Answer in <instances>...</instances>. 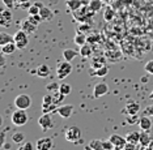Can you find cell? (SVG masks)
I'll use <instances>...</instances> for the list:
<instances>
[{
  "label": "cell",
  "instance_id": "cell-1",
  "mask_svg": "<svg viewBox=\"0 0 153 150\" xmlns=\"http://www.w3.org/2000/svg\"><path fill=\"white\" fill-rule=\"evenodd\" d=\"M72 13H74V17L77 21H80V22H86V21H89V18L92 17V15L94 12L89 8V5L88 7L81 5L79 9H76L75 12H72Z\"/></svg>",
  "mask_w": 153,
  "mask_h": 150
},
{
  "label": "cell",
  "instance_id": "cell-2",
  "mask_svg": "<svg viewBox=\"0 0 153 150\" xmlns=\"http://www.w3.org/2000/svg\"><path fill=\"white\" fill-rule=\"evenodd\" d=\"M29 120V116L26 114V110H21V109H17L15 112L12 114V123L16 125V127H22L25 125Z\"/></svg>",
  "mask_w": 153,
  "mask_h": 150
},
{
  "label": "cell",
  "instance_id": "cell-3",
  "mask_svg": "<svg viewBox=\"0 0 153 150\" xmlns=\"http://www.w3.org/2000/svg\"><path fill=\"white\" fill-rule=\"evenodd\" d=\"M72 72V65L69 61H60L56 65V76L59 80H64L65 77H68Z\"/></svg>",
  "mask_w": 153,
  "mask_h": 150
},
{
  "label": "cell",
  "instance_id": "cell-4",
  "mask_svg": "<svg viewBox=\"0 0 153 150\" xmlns=\"http://www.w3.org/2000/svg\"><path fill=\"white\" fill-rule=\"evenodd\" d=\"M64 137L69 142H77L81 138V129L79 127H76V125L68 127L64 132Z\"/></svg>",
  "mask_w": 153,
  "mask_h": 150
},
{
  "label": "cell",
  "instance_id": "cell-5",
  "mask_svg": "<svg viewBox=\"0 0 153 150\" xmlns=\"http://www.w3.org/2000/svg\"><path fill=\"white\" fill-rule=\"evenodd\" d=\"M15 106L17 109L21 110H27L30 106H32V98L27 94H20L15 98Z\"/></svg>",
  "mask_w": 153,
  "mask_h": 150
},
{
  "label": "cell",
  "instance_id": "cell-6",
  "mask_svg": "<svg viewBox=\"0 0 153 150\" xmlns=\"http://www.w3.org/2000/svg\"><path fill=\"white\" fill-rule=\"evenodd\" d=\"M27 35H29V34L25 33V31L21 30V29L17 31L15 35H13V37H15V43H16L17 48H20V50H24V48L27 46V43H29Z\"/></svg>",
  "mask_w": 153,
  "mask_h": 150
},
{
  "label": "cell",
  "instance_id": "cell-7",
  "mask_svg": "<svg viewBox=\"0 0 153 150\" xmlns=\"http://www.w3.org/2000/svg\"><path fill=\"white\" fill-rule=\"evenodd\" d=\"M38 124H39V127L43 131H50L54 128V121H53V117L50 116V114H43L38 119Z\"/></svg>",
  "mask_w": 153,
  "mask_h": 150
},
{
  "label": "cell",
  "instance_id": "cell-8",
  "mask_svg": "<svg viewBox=\"0 0 153 150\" xmlns=\"http://www.w3.org/2000/svg\"><path fill=\"white\" fill-rule=\"evenodd\" d=\"M109 93V86L106 82H98L93 89V97L94 98H101Z\"/></svg>",
  "mask_w": 153,
  "mask_h": 150
},
{
  "label": "cell",
  "instance_id": "cell-9",
  "mask_svg": "<svg viewBox=\"0 0 153 150\" xmlns=\"http://www.w3.org/2000/svg\"><path fill=\"white\" fill-rule=\"evenodd\" d=\"M54 146V142H53V138L50 137H42L37 141L36 144V149L37 150H51Z\"/></svg>",
  "mask_w": 153,
  "mask_h": 150
},
{
  "label": "cell",
  "instance_id": "cell-10",
  "mask_svg": "<svg viewBox=\"0 0 153 150\" xmlns=\"http://www.w3.org/2000/svg\"><path fill=\"white\" fill-rule=\"evenodd\" d=\"M109 140H110V141H111V142H113V144H114V146H115V149H117V150H120V149H123L124 146H126V144H127V140H126V137H122L120 134H117V133L111 134Z\"/></svg>",
  "mask_w": 153,
  "mask_h": 150
},
{
  "label": "cell",
  "instance_id": "cell-11",
  "mask_svg": "<svg viewBox=\"0 0 153 150\" xmlns=\"http://www.w3.org/2000/svg\"><path fill=\"white\" fill-rule=\"evenodd\" d=\"M56 112L59 116H62L63 119H68L72 115V112H74V106H72V104H63V106L58 107Z\"/></svg>",
  "mask_w": 153,
  "mask_h": 150
},
{
  "label": "cell",
  "instance_id": "cell-12",
  "mask_svg": "<svg viewBox=\"0 0 153 150\" xmlns=\"http://www.w3.org/2000/svg\"><path fill=\"white\" fill-rule=\"evenodd\" d=\"M139 127H140L141 131H147V132L151 131L152 129V120L149 119V116L143 115L140 119H139Z\"/></svg>",
  "mask_w": 153,
  "mask_h": 150
},
{
  "label": "cell",
  "instance_id": "cell-13",
  "mask_svg": "<svg viewBox=\"0 0 153 150\" xmlns=\"http://www.w3.org/2000/svg\"><path fill=\"white\" fill-rule=\"evenodd\" d=\"M12 12L9 9H4L1 12V16H0V22H1L3 26H9L12 22Z\"/></svg>",
  "mask_w": 153,
  "mask_h": 150
},
{
  "label": "cell",
  "instance_id": "cell-14",
  "mask_svg": "<svg viewBox=\"0 0 153 150\" xmlns=\"http://www.w3.org/2000/svg\"><path fill=\"white\" fill-rule=\"evenodd\" d=\"M21 30H24L27 34H32V33H34V31L37 30V25H34L29 18H25L21 22Z\"/></svg>",
  "mask_w": 153,
  "mask_h": 150
},
{
  "label": "cell",
  "instance_id": "cell-15",
  "mask_svg": "<svg viewBox=\"0 0 153 150\" xmlns=\"http://www.w3.org/2000/svg\"><path fill=\"white\" fill-rule=\"evenodd\" d=\"M140 133H141V132H136V131L127 133V136H126L127 142H130V144H134V145L140 144Z\"/></svg>",
  "mask_w": 153,
  "mask_h": 150
},
{
  "label": "cell",
  "instance_id": "cell-16",
  "mask_svg": "<svg viewBox=\"0 0 153 150\" xmlns=\"http://www.w3.org/2000/svg\"><path fill=\"white\" fill-rule=\"evenodd\" d=\"M39 16H41V18H42V21H51L53 20V12H51V9H48L47 7H42L39 10Z\"/></svg>",
  "mask_w": 153,
  "mask_h": 150
},
{
  "label": "cell",
  "instance_id": "cell-17",
  "mask_svg": "<svg viewBox=\"0 0 153 150\" xmlns=\"http://www.w3.org/2000/svg\"><path fill=\"white\" fill-rule=\"evenodd\" d=\"M126 111H127V115H137L139 111H140V104L137 102L128 103L127 107H126Z\"/></svg>",
  "mask_w": 153,
  "mask_h": 150
},
{
  "label": "cell",
  "instance_id": "cell-18",
  "mask_svg": "<svg viewBox=\"0 0 153 150\" xmlns=\"http://www.w3.org/2000/svg\"><path fill=\"white\" fill-rule=\"evenodd\" d=\"M16 48H17V46H16L15 42L7 43V44H4V46H1V54L3 55H11L16 51Z\"/></svg>",
  "mask_w": 153,
  "mask_h": 150
},
{
  "label": "cell",
  "instance_id": "cell-19",
  "mask_svg": "<svg viewBox=\"0 0 153 150\" xmlns=\"http://www.w3.org/2000/svg\"><path fill=\"white\" fill-rule=\"evenodd\" d=\"M79 54L80 52H76L75 50H72V48H67V50L63 51V58H64V60H67V61H72Z\"/></svg>",
  "mask_w": 153,
  "mask_h": 150
},
{
  "label": "cell",
  "instance_id": "cell-20",
  "mask_svg": "<svg viewBox=\"0 0 153 150\" xmlns=\"http://www.w3.org/2000/svg\"><path fill=\"white\" fill-rule=\"evenodd\" d=\"M92 54H93V48H92V46H90L89 42H86L84 46H81V48H80V55L84 56V58H88Z\"/></svg>",
  "mask_w": 153,
  "mask_h": 150
},
{
  "label": "cell",
  "instance_id": "cell-21",
  "mask_svg": "<svg viewBox=\"0 0 153 150\" xmlns=\"http://www.w3.org/2000/svg\"><path fill=\"white\" fill-rule=\"evenodd\" d=\"M65 4H67V7L72 12H75V10L79 9L81 5H84V1H82V0H67Z\"/></svg>",
  "mask_w": 153,
  "mask_h": 150
},
{
  "label": "cell",
  "instance_id": "cell-22",
  "mask_svg": "<svg viewBox=\"0 0 153 150\" xmlns=\"http://www.w3.org/2000/svg\"><path fill=\"white\" fill-rule=\"evenodd\" d=\"M86 42H88V37H86L84 33H81V31H79L75 35V43L77 44V46H80V47L84 46Z\"/></svg>",
  "mask_w": 153,
  "mask_h": 150
},
{
  "label": "cell",
  "instance_id": "cell-23",
  "mask_svg": "<svg viewBox=\"0 0 153 150\" xmlns=\"http://www.w3.org/2000/svg\"><path fill=\"white\" fill-rule=\"evenodd\" d=\"M151 136L147 131H143L140 133V145L141 146H145V148H148L149 144H151Z\"/></svg>",
  "mask_w": 153,
  "mask_h": 150
},
{
  "label": "cell",
  "instance_id": "cell-24",
  "mask_svg": "<svg viewBox=\"0 0 153 150\" xmlns=\"http://www.w3.org/2000/svg\"><path fill=\"white\" fill-rule=\"evenodd\" d=\"M36 73H37V76H39V77H47V76L50 75V68H48L46 64H42L37 68Z\"/></svg>",
  "mask_w": 153,
  "mask_h": 150
},
{
  "label": "cell",
  "instance_id": "cell-25",
  "mask_svg": "<svg viewBox=\"0 0 153 150\" xmlns=\"http://www.w3.org/2000/svg\"><path fill=\"white\" fill-rule=\"evenodd\" d=\"M11 42H15V37L9 35V34L4 33V31L0 33V44H1V46H4L7 43H11Z\"/></svg>",
  "mask_w": 153,
  "mask_h": 150
},
{
  "label": "cell",
  "instance_id": "cell-26",
  "mask_svg": "<svg viewBox=\"0 0 153 150\" xmlns=\"http://www.w3.org/2000/svg\"><path fill=\"white\" fill-rule=\"evenodd\" d=\"M88 5H89V8L92 9L94 13L102 9V1H101V0H90Z\"/></svg>",
  "mask_w": 153,
  "mask_h": 150
},
{
  "label": "cell",
  "instance_id": "cell-27",
  "mask_svg": "<svg viewBox=\"0 0 153 150\" xmlns=\"http://www.w3.org/2000/svg\"><path fill=\"white\" fill-rule=\"evenodd\" d=\"M71 90H72L71 85H68V83H65V82H62L60 85H59V92H60L62 94H64L65 97L71 94Z\"/></svg>",
  "mask_w": 153,
  "mask_h": 150
},
{
  "label": "cell",
  "instance_id": "cell-28",
  "mask_svg": "<svg viewBox=\"0 0 153 150\" xmlns=\"http://www.w3.org/2000/svg\"><path fill=\"white\" fill-rule=\"evenodd\" d=\"M64 94H62L60 92H59V89L53 94V100H54V103L55 104H60V103H63V100H64Z\"/></svg>",
  "mask_w": 153,
  "mask_h": 150
},
{
  "label": "cell",
  "instance_id": "cell-29",
  "mask_svg": "<svg viewBox=\"0 0 153 150\" xmlns=\"http://www.w3.org/2000/svg\"><path fill=\"white\" fill-rule=\"evenodd\" d=\"M89 145L92 146L93 150H105L103 149V141L101 140H92L89 142Z\"/></svg>",
  "mask_w": 153,
  "mask_h": 150
},
{
  "label": "cell",
  "instance_id": "cell-30",
  "mask_svg": "<svg viewBox=\"0 0 153 150\" xmlns=\"http://www.w3.org/2000/svg\"><path fill=\"white\" fill-rule=\"evenodd\" d=\"M12 141L15 142V144H22V142L25 141V134L20 133V132H16V133L12 136Z\"/></svg>",
  "mask_w": 153,
  "mask_h": 150
},
{
  "label": "cell",
  "instance_id": "cell-31",
  "mask_svg": "<svg viewBox=\"0 0 153 150\" xmlns=\"http://www.w3.org/2000/svg\"><path fill=\"white\" fill-rule=\"evenodd\" d=\"M39 10H41V7H39V5H37L36 3H34L33 5H30L29 8H27V12H29V16L39 15Z\"/></svg>",
  "mask_w": 153,
  "mask_h": 150
},
{
  "label": "cell",
  "instance_id": "cell-32",
  "mask_svg": "<svg viewBox=\"0 0 153 150\" xmlns=\"http://www.w3.org/2000/svg\"><path fill=\"white\" fill-rule=\"evenodd\" d=\"M107 73H109V68L105 67V65H102V67H100L98 69H96L94 75L97 76V77H103V76H106Z\"/></svg>",
  "mask_w": 153,
  "mask_h": 150
},
{
  "label": "cell",
  "instance_id": "cell-33",
  "mask_svg": "<svg viewBox=\"0 0 153 150\" xmlns=\"http://www.w3.org/2000/svg\"><path fill=\"white\" fill-rule=\"evenodd\" d=\"M103 17H105L106 21H111L113 20V17H114V10L111 8H107L105 10V13H103Z\"/></svg>",
  "mask_w": 153,
  "mask_h": 150
},
{
  "label": "cell",
  "instance_id": "cell-34",
  "mask_svg": "<svg viewBox=\"0 0 153 150\" xmlns=\"http://www.w3.org/2000/svg\"><path fill=\"white\" fill-rule=\"evenodd\" d=\"M27 18H29L30 21H32V22L34 24V25H39V22H42V18H41V16L39 15H34V16H29L27 17Z\"/></svg>",
  "mask_w": 153,
  "mask_h": 150
},
{
  "label": "cell",
  "instance_id": "cell-35",
  "mask_svg": "<svg viewBox=\"0 0 153 150\" xmlns=\"http://www.w3.org/2000/svg\"><path fill=\"white\" fill-rule=\"evenodd\" d=\"M143 115H145V116H153V104L151 106H147L144 110H143Z\"/></svg>",
  "mask_w": 153,
  "mask_h": 150
},
{
  "label": "cell",
  "instance_id": "cell-36",
  "mask_svg": "<svg viewBox=\"0 0 153 150\" xmlns=\"http://www.w3.org/2000/svg\"><path fill=\"white\" fill-rule=\"evenodd\" d=\"M103 149H105V150H117L115 146H114V144L110 140L103 141Z\"/></svg>",
  "mask_w": 153,
  "mask_h": 150
},
{
  "label": "cell",
  "instance_id": "cell-37",
  "mask_svg": "<svg viewBox=\"0 0 153 150\" xmlns=\"http://www.w3.org/2000/svg\"><path fill=\"white\" fill-rule=\"evenodd\" d=\"M144 69H145V72L149 73V75H153V60H149L147 64H145Z\"/></svg>",
  "mask_w": 153,
  "mask_h": 150
},
{
  "label": "cell",
  "instance_id": "cell-38",
  "mask_svg": "<svg viewBox=\"0 0 153 150\" xmlns=\"http://www.w3.org/2000/svg\"><path fill=\"white\" fill-rule=\"evenodd\" d=\"M51 103H54L53 95H51V94H46V95H45V98H43V103L42 104H51Z\"/></svg>",
  "mask_w": 153,
  "mask_h": 150
},
{
  "label": "cell",
  "instance_id": "cell-39",
  "mask_svg": "<svg viewBox=\"0 0 153 150\" xmlns=\"http://www.w3.org/2000/svg\"><path fill=\"white\" fill-rule=\"evenodd\" d=\"M123 150H136V145H134V144H130V142H127L126 146L123 148Z\"/></svg>",
  "mask_w": 153,
  "mask_h": 150
},
{
  "label": "cell",
  "instance_id": "cell-40",
  "mask_svg": "<svg viewBox=\"0 0 153 150\" xmlns=\"http://www.w3.org/2000/svg\"><path fill=\"white\" fill-rule=\"evenodd\" d=\"M3 1H4V4L7 5V8L8 9L13 8V1H15V0H3Z\"/></svg>",
  "mask_w": 153,
  "mask_h": 150
},
{
  "label": "cell",
  "instance_id": "cell-41",
  "mask_svg": "<svg viewBox=\"0 0 153 150\" xmlns=\"http://www.w3.org/2000/svg\"><path fill=\"white\" fill-rule=\"evenodd\" d=\"M24 146L27 149V150H33V145H32V142H25L24 144Z\"/></svg>",
  "mask_w": 153,
  "mask_h": 150
},
{
  "label": "cell",
  "instance_id": "cell-42",
  "mask_svg": "<svg viewBox=\"0 0 153 150\" xmlns=\"http://www.w3.org/2000/svg\"><path fill=\"white\" fill-rule=\"evenodd\" d=\"M148 149H149V150H153V140L151 141V144H149V146H148Z\"/></svg>",
  "mask_w": 153,
  "mask_h": 150
},
{
  "label": "cell",
  "instance_id": "cell-43",
  "mask_svg": "<svg viewBox=\"0 0 153 150\" xmlns=\"http://www.w3.org/2000/svg\"><path fill=\"white\" fill-rule=\"evenodd\" d=\"M17 150H27V149H26V148H25V146H24V145H21V146H20L19 149H17Z\"/></svg>",
  "mask_w": 153,
  "mask_h": 150
},
{
  "label": "cell",
  "instance_id": "cell-44",
  "mask_svg": "<svg viewBox=\"0 0 153 150\" xmlns=\"http://www.w3.org/2000/svg\"><path fill=\"white\" fill-rule=\"evenodd\" d=\"M85 150H93V149H92V146H90V145H86L85 146Z\"/></svg>",
  "mask_w": 153,
  "mask_h": 150
},
{
  "label": "cell",
  "instance_id": "cell-45",
  "mask_svg": "<svg viewBox=\"0 0 153 150\" xmlns=\"http://www.w3.org/2000/svg\"><path fill=\"white\" fill-rule=\"evenodd\" d=\"M148 98H149V99H153V90H152V93L148 95Z\"/></svg>",
  "mask_w": 153,
  "mask_h": 150
},
{
  "label": "cell",
  "instance_id": "cell-46",
  "mask_svg": "<svg viewBox=\"0 0 153 150\" xmlns=\"http://www.w3.org/2000/svg\"><path fill=\"white\" fill-rule=\"evenodd\" d=\"M20 3H21V4H24V3H26V1H29V0H19Z\"/></svg>",
  "mask_w": 153,
  "mask_h": 150
},
{
  "label": "cell",
  "instance_id": "cell-47",
  "mask_svg": "<svg viewBox=\"0 0 153 150\" xmlns=\"http://www.w3.org/2000/svg\"><path fill=\"white\" fill-rule=\"evenodd\" d=\"M140 150H149V149H148V148H145V146H141V149H140Z\"/></svg>",
  "mask_w": 153,
  "mask_h": 150
}]
</instances>
